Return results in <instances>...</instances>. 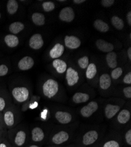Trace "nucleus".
<instances>
[{
  "label": "nucleus",
  "instance_id": "obj_1",
  "mask_svg": "<svg viewBox=\"0 0 131 147\" xmlns=\"http://www.w3.org/2000/svg\"><path fill=\"white\" fill-rule=\"evenodd\" d=\"M99 132L96 129H90L85 132L74 143L77 147H90L99 142Z\"/></svg>",
  "mask_w": 131,
  "mask_h": 147
},
{
  "label": "nucleus",
  "instance_id": "obj_2",
  "mask_svg": "<svg viewBox=\"0 0 131 147\" xmlns=\"http://www.w3.org/2000/svg\"><path fill=\"white\" fill-rule=\"evenodd\" d=\"M30 137L27 133L23 129L17 131L13 136L9 137L8 141L13 147H24L29 144Z\"/></svg>",
  "mask_w": 131,
  "mask_h": 147
},
{
  "label": "nucleus",
  "instance_id": "obj_3",
  "mask_svg": "<svg viewBox=\"0 0 131 147\" xmlns=\"http://www.w3.org/2000/svg\"><path fill=\"white\" fill-rule=\"evenodd\" d=\"M71 140V134L67 131L61 130L52 135L50 139V145L62 146L65 144H67Z\"/></svg>",
  "mask_w": 131,
  "mask_h": 147
},
{
  "label": "nucleus",
  "instance_id": "obj_4",
  "mask_svg": "<svg viewBox=\"0 0 131 147\" xmlns=\"http://www.w3.org/2000/svg\"><path fill=\"white\" fill-rule=\"evenodd\" d=\"M42 91L44 96L51 99L56 95L59 91V85L57 81L52 79L46 80L42 85Z\"/></svg>",
  "mask_w": 131,
  "mask_h": 147
},
{
  "label": "nucleus",
  "instance_id": "obj_5",
  "mask_svg": "<svg viewBox=\"0 0 131 147\" xmlns=\"http://www.w3.org/2000/svg\"><path fill=\"white\" fill-rule=\"evenodd\" d=\"M12 95L15 101L19 103L27 101L30 97V92L25 87H15L12 91Z\"/></svg>",
  "mask_w": 131,
  "mask_h": 147
},
{
  "label": "nucleus",
  "instance_id": "obj_6",
  "mask_svg": "<svg viewBox=\"0 0 131 147\" xmlns=\"http://www.w3.org/2000/svg\"><path fill=\"white\" fill-rule=\"evenodd\" d=\"M98 108V104L96 101H92L81 109L80 114L83 117L89 118L97 111Z\"/></svg>",
  "mask_w": 131,
  "mask_h": 147
},
{
  "label": "nucleus",
  "instance_id": "obj_7",
  "mask_svg": "<svg viewBox=\"0 0 131 147\" xmlns=\"http://www.w3.org/2000/svg\"><path fill=\"white\" fill-rule=\"evenodd\" d=\"M45 138V134L43 129L38 127L34 128L31 133V140L32 143L41 144Z\"/></svg>",
  "mask_w": 131,
  "mask_h": 147
},
{
  "label": "nucleus",
  "instance_id": "obj_8",
  "mask_svg": "<svg viewBox=\"0 0 131 147\" xmlns=\"http://www.w3.org/2000/svg\"><path fill=\"white\" fill-rule=\"evenodd\" d=\"M79 79V74L77 71L73 68H68L67 70L66 80L69 87H73L76 85Z\"/></svg>",
  "mask_w": 131,
  "mask_h": 147
},
{
  "label": "nucleus",
  "instance_id": "obj_9",
  "mask_svg": "<svg viewBox=\"0 0 131 147\" xmlns=\"http://www.w3.org/2000/svg\"><path fill=\"white\" fill-rule=\"evenodd\" d=\"M59 17L62 21L67 22H70L74 20L75 18V13L72 8L67 7L64 8L60 11Z\"/></svg>",
  "mask_w": 131,
  "mask_h": 147
},
{
  "label": "nucleus",
  "instance_id": "obj_10",
  "mask_svg": "<svg viewBox=\"0 0 131 147\" xmlns=\"http://www.w3.org/2000/svg\"><path fill=\"white\" fill-rule=\"evenodd\" d=\"M55 118L61 124H68L73 119V116L68 112L58 111L55 114Z\"/></svg>",
  "mask_w": 131,
  "mask_h": 147
},
{
  "label": "nucleus",
  "instance_id": "obj_11",
  "mask_svg": "<svg viewBox=\"0 0 131 147\" xmlns=\"http://www.w3.org/2000/svg\"><path fill=\"white\" fill-rule=\"evenodd\" d=\"M121 107L118 105L108 104L105 108V115L106 118L112 119L114 118L119 112L120 111Z\"/></svg>",
  "mask_w": 131,
  "mask_h": 147
},
{
  "label": "nucleus",
  "instance_id": "obj_12",
  "mask_svg": "<svg viewBox=\"0 0 131 147\" xmlns=\"http://www.w3.org/2000/svg\"><path fill=\"white\" fill-rule=\"evenodd\" d=\"M29 45L34 50L40 49L44 45V41L41 35L40 34L33 35L30 40Z\"/></svg>",
  "mask_w": 131,
  "mask_h": 147
},
{
  "label": "nucleus",
  "instance_id": "obj_13",
  "mask_svg": "<svg viewBox=\"0 0 131 147\" xmlns=\"http://www.w3.org/2000/svg\"><path fill=\"white\" fill-rule=\"evenodd\" d=\"M65 44L68 48L74 50V49H77L80 47L81 42L75 36L67 35L65 37Z\"/></svg>",
  "mask_w": 131,
  "mask_h": 147
},
{
  "label": "nucleus",
  "instance_id": "obj_14",
  "mask_svg": "<svg viewBox=\"0 0 131 147\" xmlns=\"http://www.w3.org/2000/svg\"><path fill=\"white\" fill-rule=\"evenodd\" d=\"M34 65L33 58L27 56L22 58L18 63V68L22 71H26L31 69Z\"/></svg>",
  "mask_w": 131,
  "mask_h": 147
},
{
  "label": "nucleus",
  "instance_id": "obj_15",
  "mask_svg": "<svg viewBox=\"0 0 131 147\" xmlns=\"http://www.w3.org/2000/svg\"><path fill=\"white\" fill-rule=\"evenodd\" d=\"M3 120L5 125L11 128L15 125V114L11 110H7L3 115Z\"/></svg>",
  "mask_w": 131,
  "mask_h": 147
},
{
  "label": "nucleus",
  "instance_id": "obj_16",
  "mask_svg": "<svg viewBox=\"0 0 131 147\" xmlns=\"http://www.w3.org/2000/svg\"><path fill=\"white\" fill-rule=\"evenodd\" d=\"M96 46L100 51L104 53L112 52L114 48L113 44L101 39L98 40L96 41Z\"/></svg>",
  "mask_w": 131,
  "mask_h": 147
},
{
  "label": "nucleus",
  "instance_id": "obj_17",
  "mask_svg": "<svg viewBox=\"0 0 131 147\" xmlns=\"http://www.w3.org/2000/svg\"><path fill=\"white\" fill-rule=\"evenodd\" d=\"M90 99V95L85 92H78L73 96V101L75 104H82L88 102Z\"/></svg>",
  "mask_w": 131,
  "mask_h": 147
},
{
  "label": "nucleus",
  "instance_id": "obj_18",
  "mask_svg": "<svg viewBox=\"0 0 131 147\" xmlns=\"http://www.w3.org/2000/svg\"><path fill=\"white\" fill-rule=\"evenodd\" d=\"M130 119V113L129 110L124 109L119 113L117 116V121L119 124H126Z\"/></svg>",
  "mask_w": 131,
  "mask_h": 147
},
{
  "label": "nucleus",
  "instance_id": "obj_19",
  "mask_svg": "<svg viewBox=\"0 0 131 147\" xmlns=\"http://www.w3.org/2000/svg\"><path fill=\"white\" fill-rule=\"evenodd\" d=\"M111 78L108 74H103L99 78V87L102 90H108L111 85Z\"/></svg>",
  "mask_w": 131,
  "mask_h": 147
},
{
  "label": "nucleus",
  "instance_id": "obj_20",
  "mask_svg": "<svg viewBox=\"0 0 131 147\" xmlns=\"http://www.w3.org/2000/svg\"><path fill=\"white\" fill-rule=\"evenodd\" d=\"M64 52V47L61 44H56L51 49L50 55L52 58H58L60 57Z\"/></svg>",
  "mask_w": 131,
  "mask_h": 147
},
{
  "label": "nucleus",
  "instance_id": "obj_21",
  "mask_svg": "<svg viewBox=\"0 0 131 147\" xmlns=\"http://www.w3.org/2000/svg\"><path fill=\"white\" fill-rule=\"evenodd\" d=\"M124 143L120 140L112 138L101 142V147H124Z\"/></svg>",
  "mask_w": 131,
  "mask_h": 147
},
{
  "label": "nucleus",
  "instance_id": "obj_22",
  "mask_svg": "<svg viewBox=\"0 0 131 147\" xmlns=\"http://www.w3.org/2000/svg\"><path fill=\"white\" fill-rule=\"evenodd\" d=\"M52 65L59 74H63L67 70V64L63 60L56 59L53 61Z\"/></svg>",
  "mask_w": 131,
  "mask_h": 147
},
{
  "label": "nucleus",
  "instance_id": "obj_23",
  "mask_svg": "<svg viewBox=\"0 0 131 147\" xmlns=\"http://www.w3.org/2000/svg\"><path fill=\"white\" fill-rule=\"evenodd\" d=\"M4 41L6 44L11 48L16 47L19 44V40L17 36L15 35L9 34L5 36Z\"/></svg>",
  "mask_w": 131,
  "mask_h": 147
},
{
  "label": "nucleus",
  "instance_id": "obj_24",
  "mask_svg": "<svg viewBox=\"0 0 131 147\" xmlns=\"http://www.w3.org/2000/svg\"><path fill=\"white\" fill-rule=\"evenodd\" d=\"M117 55L114 52H110L107 54L106 60V63L110 68H114L117 66Z\"/></svg>",
  "mask_w": 131,
  "mask_h": 147
},
{
  "label": "nucleus",
  "instance_id": "obj_25",
  "mask_svg": "<svg viewBox=\"0 0 131 147\" xmlns=\"http://www.w3.org/2000/svg\"><path fill=\"white\" fill-rule=\"evenodd\" d=\"M93 26L98 31L101 32H106L109 30V26L101 20H95L93 23Z\"/></svg>",
  "mask_w": 131,
  "mask_h": 147
},
{
  "label": "nucleus",
  "instance_id": "obj_26",
  "mask_svg": "<svg viewBox=\"0 0 131 147\" xmlns=\"http://www.w3.org/2000/svg\"><path fill=\"white\" fill-rule=\"evenodd\" d=\"M9 31L14 34H17L24 29V25L21 22H14L9 26Z\"/></svg>",
  "mask_w": 131,
  "mask_h": 147
},
{
  "label": "nucleus",
  "instance_id": "obj_27",
  "mask_svg": "<svg viewBox=\"0 0 131 147\" xmlns=\"http://www.w3.org/2000/svg\"><path fill=\"white\" fill-rule=\"evenodd\" d=\"M32 20L35 25L38 26H43L45 24V17L41 13H34L32 16Z\"/></svg>",
  "mask_w": 131,
  "mask_h": 147
},
{
  "label": "nucleus",
  "instance_id": "obj_28",
  "mask_svg": "<svg viewBox=\"0 0 131 147\" xmlns=\"http://www.w3.org/2000/svg\"><path fill=\"white\" fill-rule=\"evenodd\" d=\"M97 72V67L95 64L91 63L88 65L86 72V77L89 80L93 79Z\"/></svg>",
  "mask_w": 131,
  "mask_h": 147
},
{
  "label": "nucleus",
  "instance_id": "obj_29",
  "mask_svg": "<svg viewBox=\"0 0 131 147\" xmlns=\"http://www.w3.org/2000/svg\"><path fill=\"white\" fill-rule=\"evenodd\" d=\"M7 11L9 14H14L17 13L18 8V4L15 0H9L7 3Z\"/></svg>",
  "mask_w": 131,
  "mask_h": 147
},
{
  "label": "nucleus",
  "instance_id": "obj_30",
  "mask_svg": "<svg viewBox=\"0 0 131 147\" xmlns=\"http://www.w3.org/2000/svg\"><path fill=\"white\" fill-rule=\"evenodd\" d=\"M112 25L118 30H121L124 27V23L123 20L118 16H114L111 19Z\"/></svg>",
  "mask_w": 131,
  "mask_h": 147
},
{
  "label": "nucleus",
  "instance_id": "obj_31",
  "mask_svg": "<svg viewBox=\"0 0 131 147\" xmlns=\"http://www.w3.org/2000/svg\"><path fill=\"white\" fill-rule=\"evenodd\" d=\"M78 63L79 67L81 68L85 69V68H87L89 65V58L87 56L83 57L78 59Z\"/></svg>",
  "mask_w": 131,
  "mask_h": 147
},
{
  "label": "nucleus",
  "instance_id": "obj_32",
  "mask_svg": "<svg viewBox=\"0 0 131 147\" xmlns=\"http://www.w3.org/2000/svg\"><path fill=\"white\" fill-rule=\"evenodd\" d=\"M122 72L123 70L121 68H116L114 69V70L111 72V77L114 80H117L122 76Z\"/></svg>",
  "mask_w": 131,
  "mask_h": 147
},
{
  "label": "nucleus",
  "instance_id": "obj_33",
  "mask_svg": "<svg viewBox=\"0 0 131 147\" xmlns=\"http://www.w3.org/2000/svg\"><path fill=\"white\" fill-rule=\"evenodd\" d=\"M55 7L54 3L51 1H46L42 4V8L45 12H50L54 10Z\"/></svg>",
  "mask_w": 131,
  "mask_h": 147
},
{
  "label": "nucleus",
  "instance_id": "obj_34",
  "mask_svg": "<svg viewBox=\"0 0 131 147\" xmlns=\"http://www.w3.org/2000/svg\"><path fill=\"white\" fill-rule=\"evenodd\" d=\"M124 145L126 147H131V129H128L124 136Z\"/></svg>",
  "mask_w": 131,
  "mask_h": 147
},
{
  "label": "nucleus",
  "instance_id": "obj_35",
  "mask_svg": "<svg viewBox=\"0 0 131 147\" xmlns=\"http://www.w3.org/2000/svg\"><path fill=\"white\" fill-rule=\"evenodd\" d=\"M123 93L126 98L130 99L131 98V87H126L123 89Z\"/></svg>",
  "mask_w": 131,
  "mask_h": 147
},
{
  "label": "nucleus",
  "instance_id": "obj_36",
  "mask_svg": "<svg viewBox=\"0 0 131 147\" xmlns=\"http://www.w3.org/2000/svg\"><path fill=\"white\" fill-rule=\"evenodd\" d=\"M8 71V68L7 66L4 64L0 65V77L7 75Z\"/></svg>",
  "mask_w": 131,
  "mask_h": 147
},
{
  "label": "nucleus",
  "instance_id": "obj_37",
  "mask_svg": "<svg viewBox=\"0 0 131 147\" xmlns=\"http://www.w3.org/2000/svg\"><path fill=\"white\" fill-rule=\"evenodd\" d=\"M114 0H102L101 4L104 7H110L114 4Z\"/></svg>",
  "mask_w": 131,
  "mask_h": 147
},
{
  "label": "nucleus",
  "instance_id": "obj_38",
  "mask_svg": "<svg viewBox=\"0 0 131 147\" xmlns=\"http://www.w3.org/2000/svg\"><path fill=\"white\" fill-rule=\"evenodd\" d=\"M6 107V101L4 97L0 96V112L3 111Z\"/></svg>",
  "mask_w": 131,
  "mask_h": 147
},
{
  "label": "nucleus",
  "instance_id": "obj_39",
  "mask_svg": "<svg viewBox=\"0 0 131 147\" xmlns=\"http://www.w3.org/2000/svg\"><path fill=\"white\" fill-rule=\"evenodd\" d=\"M0 147H13L7 138L3 139L0 142Z\"/></svg>",
  "mask_w": 131,
  "mask_h": 147
},
{
  "label": "nucleus",
  "instance_id": "obj_40",
  "mask_svg": "<svg viewBox=\"0 0 131 147\" xmlns=\"http://www.w3.org/2000/svg\"><path fill=\"white\" fill-rule=\"evenodd\" d=\"M123 82L126 84H131V72H128L124 77L123 79Z\"/></svg>",
  "mask_w": 131,
  "mask_h": 147
},
{
  "label": "nucleus",
  "instance_id": "obj_41",
  "mask_svg": "<svg viewBox=\"0 0 131 147\" xmlns=\"http://www.w3.org/2000/svg\"><path fill=\"white\" fill-rule=\"evenodd\" d=\"M24 147H42L41 144H37L34 143H29L27 145H26Z\"/></svg>",
  "mask_w": 131,
  "mask_h": 147
},
{
  "label": "nucleus",
  "instance_id": "obj_42",
  "mask_svg": "<svg viewBox=\"0 0 131 147\" xmlns=\"http://www.w3.org/2000/svg\"><path fill=\"white\" fill-rule=\"evenodd\" d=\"M127 22L129 26H131V12L129 11L126 16Z\"/></svg>",
  "mask_w": 131,
  "mask_h": 147
},
{
  "label": "nucleus",
  "instance_id": "obj_43",
  "mask_svg": "<svg viewBox=\"0 0 131 147\" xmlns=\"http://www.w3.org/2000/svg\"><path fill=\"white\" fill-rule=\"evenodd\" d=\"M84 2H85V0H74V3L77 4H80L81 3H83Z\"/></svg>",
  "mask_w": 131,
  "mask_h": 147
},
{
  "label": "nucleus",
  "instance_id": "obj_44",
  "mask_svg": "<svg viewBox=\"0 0 131 147\" xmlns=\"http://www.w3.org/2000/svg\"><path fill=\"white\" fill-rule=\"evenodd\" d=\"M128 56L130 60H131V48H129L128 50Z\"/></svg>",
  "mask_w": 131,
  "mask_h": 147
},
{
  "label": "nucleus",
  "instance_id": "obj_45",
  "mask_svg": "<svg viewBox=\"0 0 131 147\" xmlns=\"http://www.w3.org/2000/svg\"><path fill=\"white\" fill-rule=\"evenodd\" d=\"M101 142L99 141L97 144H95V145H93V146H90V147H101Z\"/></svg>",
  "mask_w": 131,
  "mask_h": 147
},
{
  "label": "nucleus",
  "instance_id": "obj_46",
  "mask_svg": "<svg viewBox=\"0 0 131 147\" xmlns=\"http://www.w3.org/2000/svg\"><path fill=\"white\" fill-rule=\"evenodd\" d=\"M0 138H1V139H4V138H5V137H4L3 134H2V132H1V127H0Z\"/></svg>",
  "mask_w": 131,
  "mask_h": 147
},
{
  "label": "nucleus",
  "instance_id": "obj_47",
  "mask_svg": "<svg viewBox=\"0 0 131 147\" xmlns=\"http://www.w3.org/2000/svg\"><path fill=\"white\" fill-rule=\"evenodd\" d=\"M64 147H77V146L75 145V144L74 143L73 144H69L66 146H64Z\"/></svg>",
  "mask_w": 131,
  "mask_h": 147
},
{
  "label": "nucleus",
  "instance_id": "obj_48",
  "mask_svg": "<svg viewBox=\"0 0 131 147\" xmlns=\"http://www.w3.org/2000/svg\"><path fill=\"white\" fill-rule=\"evenodd\" d=\"M46 147H64L63 146H58V145H50Z\"/></svg>",
  "mask_w": 131,
  "mask_h": 147
},
{
  "label": "nucleus",
  "instance_id": "obj_49",
  "mask_svg": "<svg viewBox=\"0 0 131 147\" xmlns=\"http://www.w3.org/2000/svg\"><path fill=\"white\" fill-rule=\"evenodd\" d=\"M1 140V139H0V142H1V141L2 140Z\"/></svg>",
  "mask_w": 131,
  "mask_h": 147
},
{
  "label": "nucleus",
  "instance_id": "obj_50",
  "mask_svg": "<svg viewBox=\"0 0 131 147\" xmlns=\"http://www.w3.org/2000/svg\"><path fill=\"white\" fill-rule=\"evenodd\" d=\"M0 18H1V14H0Z\"/></svg>",
  "mask_w": 131,
  "mask_h": 147
},
{
  "label": "nucleus",
  "instance_id": "obj_51",
  "mask_svg": "<svg viewBox=\"0 0 131 147\" xmlns=\"http://www.w3.org/2000/svg\"><path fill=\"white\" fill-rule=\"evenodd\" d=\"M0 139H1V138H0ZM1 140H3V139H1Z\"/></svg>",
  "mask_w": 131,
  "mask_h": 147
}]
</instances>
